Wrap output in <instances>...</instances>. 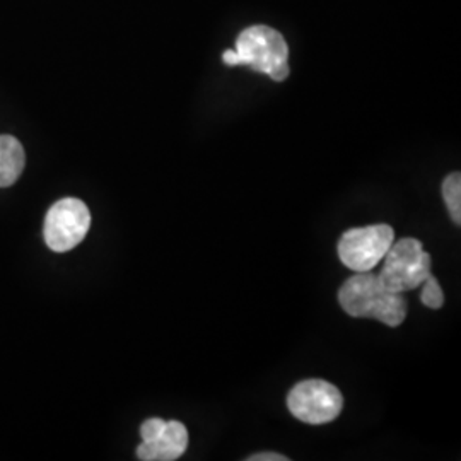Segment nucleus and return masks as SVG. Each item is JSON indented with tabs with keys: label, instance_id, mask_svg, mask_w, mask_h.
I'll return each instance as SVG.
<instances>
[{
	"label": "nucleus",
	"instance_id": "f257e3e1",
	"mask_svg": "<svg viewBox=\"0 0 461 461\" xmlns=\"http://www.w3.org/2000/svg\"><path fill=\"white\" fill-rule=\"evenodd\" d=\"M339 303L354 318H375L386 327H400L407 318V299L388 291L378 276L356 272L339 291Z\"/></svg>",
	"mask_w": 461,
	"mask_h": 461
},
{
	"label": "nucleus",
	"instance_id": "f03ea898",
	"mask_svg": "<svg viewBox=\"0 0 461 461\" xmlns=\"http://www.w3.org/2000/svg\"><path fill=\"white\" fill-rule=\"evenodd\" d=\"M240 66H247L282 83L289 76V47L284 36L270 26H249L236 40Z\"/></svg>",
	"mask_w": 461,
	"mask_h": 461
},
{
	"label": "nucleus",
	"instance_id": "7ed1b4c3",
	"mask_svg": "<svg viewBox=\"0 0 461 461\" xmlns=\"http://www.w3.org/2000/svg\"><path fill=\"white\" fill-rule=\"evenodd\" d=\"M430 276V255L422 243L415 238H403L393 241L386 251L378 277L388 291L403 294L420 287Z\"/></svg>",
	"mask_w": 461,
	"mask_h": 461
},
{
	"label": "nucleus",
	"instance_id": "20e7f679",
	"mask_svg": "<svg viewBox=\"0 0 461 461\" xmlns=\"http://www.w3.org/2000/svg\"><path fill=\"white\" fill-rule=\"evenodd\" d=\"M287 409L304 424L323 426L340 415L344 396L329 381L306 379L289 392Z\"/></svg>",
	"mask_w": 461,
	"mask_h": 461
},
{
	"label": "nucleus",
	"instance_id": "39448f33",
	"mask_svg": "<svg viewBox=\"0 0 461 461\" xmlns=\"http://www.w3.org/2000/svg\"><path fill=\"white\" fill-rule=\"evenodd\" d=\"M395 241V230L388 224L348 230L339 241V257L354 272H371L378 267Z\"/></svg>",
	"mask_w": 461,
	"mask_h": 461
},
{
	"label": "nucleus",
	"instance_id": "423d86ee",
	"mask_svg": "<svg viewBox=\"0 0 461 461\" xmlns=\"http://www.w3.org/2000/svg\"><path fill=\"white\" fill-rule=\"evenodd\" d=\"M89 226L91 214L83 200L62 198L51 205L45 217V241L50 249L57 253H66L83 241Z\"/></svg>",
	"mask_w": 461,
	"mask_h": 461
},
{
	"label": "nucleus",
	"instance_id": "0eeeda50",
	"mask_svg": "<svg viewBox=\"0 0 461 461\" xmlns=\"http://www.w3.org/2000/svg\"><path fill=\"white\" fill-rule=\"evenodd\" d=\"M188 447V430L178 420H167L165 430L154 441H142L137 458L144 461H175Z\"/></svg>",
	"mask_w": 461,
	"mask_h": 461
},
{
	"label": "nucleus",
	"instance_id": "6e6552de",
	"mask_svg": "<svg viewBox=\"0 0 461 461\" xmlns=\"http://www.w3.org/2000/svg\"><path fill=\"white\" fill-rule=\"evenodd\" d=\"M26 165V154L13 135H0V188L17 182Z\"/></svg>",
	"mask_w": 461,
	"mask_h": 461
},
{
	"label": "nucleus",
	"instance_id": "1a4fd4ad",
	"mask_svg": "<svg viewBox=\"0 0 461 461\" xmlns=\"http://www.w3.org/2000/svg\"><path fill=\"white\" fill-rule=\"evenodd\" d=\"M443 198L456 226L461 224V175L453 173L443 183Z\"/></svg>",
	"mask_w": 461,
	"mask_h": 461
},
{
	"label": "nucleus",
	"instance_id": "9d476101",
	"mask_svg": "<svg viewBox=\"0 0 461 461\" xmlns=\"http://www.w3.org/2000/svg\"><path fill=\"white\" fill-rule=\"evenodd\" d=\"M422 304L428 306L430 310H439L443 308L445 304V294H443V289H441V284L438 282V279L434 276H430L424 284H422Z\"/></svg>",
	"mask_w": 461,
	"mask_h": 461
},
{
	"label": "nucleus",
	"instance_id": "9b49d317",
	"mask_svg": "<svg viewBox=\"0 0 461 461\" xmlns=\"http://www.w3.org/2000/svg\"><path fill=\"white\" fill-rule=\"evenodd\" d=\"M166 420L163 419H149L142 426H140V438L142 441H154L161 436V432L165 430Z\"/></svg>",
	"mask_w": 461,
	"mask_h": 461
},
{
	"label": "nucleus",
	"instance_id": "f8f14e48",
	"mask_svg": "<svg viewBox=\"0 0 461 461\" xmlns=\"http://www.w3.org/2000/svg\"><path fill=\"white\" fill-rule=\"evenodd\" d=\"M248 461H287V456H282L279 453H258L253 456H248Z\"/></svg>",
	"mask_w": 461,
	"mask_h": 461
}]
</instances>
